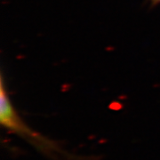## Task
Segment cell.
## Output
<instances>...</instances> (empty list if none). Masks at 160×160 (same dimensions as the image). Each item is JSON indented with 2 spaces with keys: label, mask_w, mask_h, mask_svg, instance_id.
Here are the masks:
<instances>
[{
  "label": "cell",
  "mask_w": 160,
  "mask_h": 160,
  "mask_svg": "<svg viewBox=\"0 0 160 160\" xmlns=\"http://www.w3.org/2000/svg\"><path fill=\"white\" fill-rule=\"evenodd\" d=\"M1 123L9 129L15 132H21L22 133H29L28 128H26L23 123L19 118L17 113L13 109L8 95L5 90L4 82L1 79Z\"/></svg>",
  "instance_id": "cell-1"
}]
</instances>
